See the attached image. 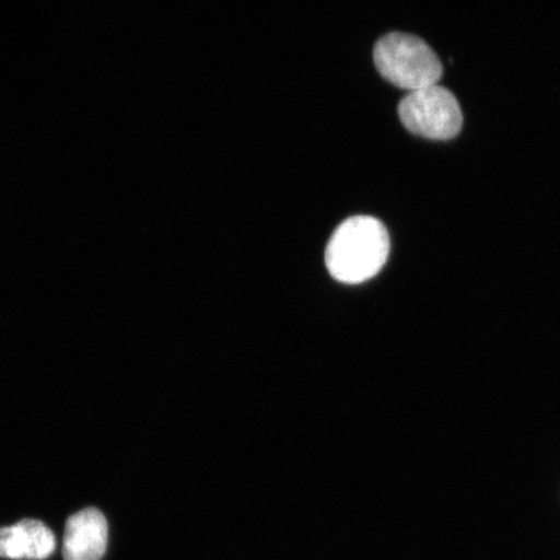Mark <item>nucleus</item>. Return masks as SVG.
<instances>
[{"instance_id":"f257e3e1","label":"nucleus","mask_w":560,"mask_h":560,"mask_svg":"<svg viewBox=\"0 0 560 560\" xmlns=\"http://www.w3.org/2000/svg\"><path fill=\"white\" fill-rule=\"evenodd\" d=\"M389 250V234L383 222L370 215H355L335 230L325 261L338 282L360 284L383 269Z\"/></svg>"},{"instance_id":"f03ea898","label":"nucleus","mask_w":560,"mask_h":560,"mask_svg":"<svg viewBox=\"0 0 560 560\" xmlns=\"http://www.w3.org/2000/svg\"><path fill=\"white\" fill-rule=\"evenodd\" d=\"M374 62L384 80L409 93L438 85L443 75L436 52L411 34L384 35L374 47Z\"/></svg>"},{"instance_id":"7ed1b4c3","label":"nucleus","mask_w":560,"mask_h":560,"mask_svg":"<svg viewBox=\"0 0 560 560\" xmlns=\"http://www.w3.org/2000/svg\"><path fill=\"white\" fill-rule=\"evenodd\" d=\"M398 116L412 135L433 140L457 137L464 125L457 97L439 85L406 95L398 105Z\"/></svg>"},{"instance_id":"20e7f679","label":"nucleus","mask_w":560,"mask_h":560,"mask_svg":"<svg viewBox=\"0 0 560 560\" xmlns=\"http://www.w3.org/2000/svg\"><path fill=\"white\" fill-rule=\"evenodd\" d=\"M107 544V520L100 510L89 508L69 517L62 557L66 560H101Z\"/></svg>"},{"instance_id":"39448f33","label":"nucleus","mask_w":560,"mask_h":560,"mask_svg":"<svg viewBox=\"0 0 560 560\" xmlns=\"http://www.w3.org/2000/svg\"><path fill=\"white\" fill-rule=\"evenodd\" d=\"M55 546L52 530L39 521L24 520L0 528V558L45 560L54 555Z\"/></svg>"}]
</instances>
